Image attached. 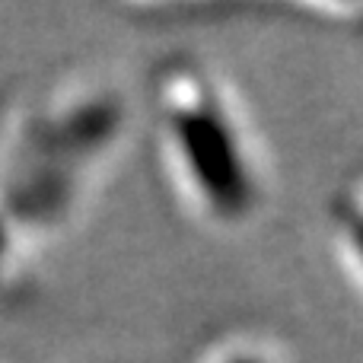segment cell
Wrapping results in <instances>:
<instances>
[{"label":"cell","instance_id":"cell-1","mask_svg":"<svg viewBox=\"0 0 363 363\" xmlns=\"http://www.w3.org/2000/svg\"><path fill=\"white\" fill-rule=\"evenodd\" d=\"M176 131L188 166L198 185L207 191V198L213 201V207L220 213H242L252 201V188L236 140L223 128V121L207 108H198V112L179 115Z\"/></svg>","mask_w":363,"mask_h":363},{"label":"cell","instance_id":"cell-2","mask_svg":"<svg viewBox=\"0 0 363 363\" xmlns=\"http://www.w3.org/2000/svg\"><path fill=\"white\" fill-rule=\"evenodd\" d=\"M347 226H351V239L357 242V249L363 252V213H354V217L347 220Z\"/></svg>","mask_w":363,"mask_h":363},{"label":"cell","instance_id":"cell-3","mask_svg":"<svg viewBox=\"0 0 363 363\" xmlns=\"http://www.w3.org/2000/svg\"><path fill=\"white\" fill-rule=\"evenodd\" d=\"M236 363H258V360H236Z\"/></svg>","mask_w":363,"mask_h":363}]
</instances>
